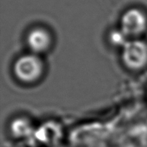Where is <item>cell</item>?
Here are the masks:
<instances>
[{"mask_svg": "<svg viewBox=\"0 0 147 147\" xmlns=\"http://www.w3.org/2000/svg\"><path fill=\"white\" fill-rule=\"evenodd\" d=\"M16 78L25 83H32L39 80L44 73V63L37 55H24L13 65Z\"/></svg>", "mask_w": 147, "mask_h": 147, "instance_id": "1", "label": "cell"}, {"mask_svg": "<svg viewBox=\"0 0 147 147\" xmlns=\"http://www.w3.org/2000/svg\"><path fill=\"white\" fill-rule=\"evenodd\" d=\"M27 45L32 54L45 53L51 45V37L49 32L41 28L32 29L27 36Z\"/></svg>", "mask_w": 147, "mask_h": 147, "instance_id": "4", "label": "cell"}, {"mask_svg": "<svg viewBox=\"0 0 147 147\" xmlns=\"http://www.w3.org/2000/svg\"><path fill=\"white\" fill-rule=\"evenodd\" d=\"M110 40L113 45L117 46L123 47L126 43L128 41L127 36L125 35L121 30H116L111 32L110 34Z\"/></svg>", "mask_w": 147, "mask_h": 147, "instance_id": "6", "label": "cell"}, {"mask_svg": "<svg viewBox=\"0 0 147 147\" xmlns=\"http://www.w3.org/2000/svg\"><path fill=\"white\" fill-rule=\"evenodd\" d=\"M146 18L137 9L127 10L121 18V30L127 37L142 35L146 29Z\"/></svg>", "mask_w": 147, "mask_h": 147, "instance_id": "3", "label": "cell"}, {"mask_svg": "<svg viewBox=\"0 0 147 147\" xmlns=\"http://www.w3.org/2000/svg\"><path fill=\"white\" fill-rule=\"evenodd\" d=\"M122 60L128 69L138 70L147 65V44L142 40H128L123 47Z\"/></svg>", "mask_w": 147, "mask_h": 147, "instance_id": "2", "label": "cell"}, {"mask_svg": "<svg viewBox=\"0 0 147 147\" xmlns=\"http://www.w3.org/2000/svg\"><path fill=\"white\" fill-rule=\"evenodd\" d=\"M11 131L15 136L22 137L29 134L32 131V125L28 120L20 118L16 119L11 124Z\"/></svg>", "mask_w": 147, "mask_h": 147, "instance_id": "5", "label": "cell"}]
</instances>
